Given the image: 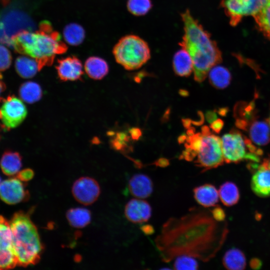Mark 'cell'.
I'll return each instance as SVG.
<instances>
[{
    "label": "cell",
    "instance_id": "1",
    "mask_svg": "<svg viewBox=\"0 0 270 270\" xmlns=\"http://www.w3.org/2000/svg\"><path fill=\"white\" fill-rule=\"evenodd\" d=\"M184 34L179 43L192 61L194 79L202 82L210 69L222 60V52L210 33L194 18L188 10L181 14Z\"/></svg>",
    "mask_w": 270,
    "mask_h": 270
},
{
    "label": "cell",
    "instance_id": "2",
    "mask_svg": "<svg viewBox=\"0 0 270 270\" xmlns=\"http://www.w3.org/2000/svg\"><path fill=\"white\" fill-rule=\"evenodd\" d=\"M12 48L36 60L42 68L51 65L57 54L67 50L59 34L46 22L40 24L37 31L24 30L16 34L12 40Z\"/></svg>",
    "mask_w": 270,
    "mask_h": 270
},
{
    "label": "cell",
    "instance_id": "3",
    "mask_svg": "<svg viewBox=\"0 0 270 270\" xmlns=\"http://www.w3.org/2000/svg\"><path fill=\"white\" fill-rule=\"evenodd\" d=\"M10 224L18 265L26 267L37 264L40 259L44 246L29 214L21 211L16 212Z\"/></svg>",
    "mask_w": 270,
    "mask_h": 270
},
{
    "label": "cell",
    "instance_id": "4",
    "mask_svg": "<svg viewBox=\"0 0 270 270\" xmlns=\"http://www.w3.org/2000/svg\"><path fill=\"white\" fill-rule=\"evenodd\" d=\"M114 58L127 70L140 68L150 58L148 43L140 36L128 34L122 38L113 49Z\"/></svg>",
    "mask_w": 270,
    "mask_h": 270
},
{
    "label": "cell",
    "instance_id": "5",
    "mask_svg": "<svg viewBox=\"0 0 270 270\" xmlns=\"http://www.w3.org/2000/svg\"><path fill=\"white\" fill-rule=\"evenodd\" d=\"M224 162L238 163L242 160L258 162L262 151L249 138L236 130L224 134L221 138Z\"/></svg>",
    "mask_w": 270,
    "mask_h": 270
},
{
    "label": "cell",
    "instance_id": "6",
    "mask_svg": "<svg viewBox=\"0 0 270 270\" xmlns=\"http://www.w3.org/2000/svg\"><path fill=\"white\" fill-rule=\"evenodd\" d=\"M202 134L200 147L194 160L196 165L202 172L216 168L224 162L221 139L212 134L208 126L202 128Z\"/></svg>",
    "mask_w": 270,
    "mask_h": 270
},
{
    "label": "cell",
    "instance_id": "7",
    "mask_svg": "<svg viewBox=\"0 0 270 270\" xmlns=\"http://www.w3.org/2000/svg\"><path fill=\"white\" fill-rule=\"evenodd\" d=\"M234 111L236 125L245 131L250 138L262 132L268 124V120L260 118L254 102H238Z\"/></svg>",
    "mask_w": 270,
    "mask_h": 270
},
{
    "label": "cell",
    "instance_id": "8",
    "mask_svg": "<svg viewBox=\"0 0 270 270\" xmlns=\"http://www.w3.org/2000/svg\"><path fill=\"white\" fill-rule=\"evenodd\" d=\"M0 24L10 48L12 38L16 34L24 30H30L32 27L28 16L14 6L6 8L0 14Z\"/></svg>",
    "mask_w": 270,
    "mask_h": 270
},
{
    "label": "cell",
    "instance_id": "9",
    "mask_svg": "<svg viewBox=\"0 0 270 270\" xmlns=\"http://www.w3.org/2000/svg\"><path fill=\"white\" fill-rule=\"evenodd\" d=\"M268 2V0H222L220 4L230 18V25L236 26L244 16H253Z\"/></svg>",
    "mask_w": 270,
    "mask_h": 270
},
{
    "label": "cell",
    "instance_id": "10",
    "mask_svg": "<svg viewBox=\"0 0 270 270\" xmlns=\"http://www.w3.org/2000/svg\"><path fill=\"white\" fill-rule=\"evenodd\" d=\"M3 126L6 130L18 126L26 118L28 112L22 101L14 95L3 100L0 108Z\"/></svg>",
    "mask_w": 270,
    "mask_h": 270
},
{
    "label": "cell",
    "instance_id": "11",
    "mask_svg": "<svg viewBox=\"0 0 270 270\" xmlns=\"http://www.w3.org/2000/svg\"><path fill=\"white\" fill-rule=\"evenodd\" d=\"M16 265L10 222L0 216V270L14 268Z\"/></svg>",
    "mask_w": 270,
    "mask_h": 270
},
{
    "label": "cell",
    "instance_id": "12",
    "mask_svg": "<svg viewBox=\"0 0 270 270\" xmlns=\"http://www.w3.org/2000/svg\"><path fill=\"white\" fill-rule=\"evenodd\" d=\"M72 194L79 203L88 206L94 203L98 198L100 188L98 182L88 176L77 179L72 188Z\"/></svg>",
    "mask_w": 270,
    "mask_h": 270
},
{
    "label": "cell",
    "instance_id": "13",
    "mask_svg": "<svg viewBox=\"0 0 270 270\" xmlns=\"http://www.w3.org/2000/svg\"><path fill=\"white\" fill-rule=\"evenodd\" d=\"M17 178L6 180L0 184V198L10 204L19 203L28 198V193Z\"/></svg>",
    "mask_w": 270,
    "mask_h": 270
},
{
    "label": "cell",
    "instance_id": "14",
    "mask_svg": "<svg viewBox=\"0 0 270 270\" xmlns=\"http://www.w3.org/2000/svg\"><path fill=\"white\" fill-rule=\"evenodd\" d=\"M250 168L255 170L251 180V187L254 193L260 197L270 196V168L265 160L258 165L252 162Z\"/></svg>",
    "mask_w": 270,
    "mask_h": 270
},
{
    "label": "cell",
    "instance_id": "15",
    "mask_svg": "<svg viewBox=\"0 0 270 270\" xmlns=\"http://www.w3.org/2000/svg\"><path fill=\"white\" fill-rule=\"evenodd\" d=\"M56 68L58 78L62 81L80 80L84 74L80 60L74 56L58 60Z\"/></svg>",
    "mask_w": 270,
    "mask_h": 270
},
{
    "label": "cell",
    "instance_id": "16",
    "mask_svg": "<svg viewBox=\"0 0 270 270\" xmlns=\"http://www.w3.org/2000/svg\"><path fill=\"white\" fill-rule=\"evenodd\" d=\"M126 218L134 224H140L147 222L151 217L152 209L150 204L140 198L130 200L124 208Z\"/></svg>",
    "mask_w": 270,
    "mask_h": 270
},
{
    "label": "cell",
    "instance_id": "17",
    "mask_svg": "<svg viewBox=\"0 0 270 270\" xmlns=\"http://www.w3.org/2000/svg\"><path fill=\"white\" fill-rule=\"evenodd\" d=\"M128 188L130 194L138 198L149 197L153 191V183L147 175L137 174L132 176L128 183Z\"/></svg>",
    "mask_w": 270,
    "mask_h": 270
},
{
    "label": "cell",
    "instance_id": "18",
    "mask_svg": "<svg viewBox=\"0 0 270 270\" xmlns=\"http://www.w3.org/2000/svg\"><path fill=\"white\" fill-rule=\"evenodd\" d=\"M194 198L197 202L205 208L214 206L218 200V192L212 184H205L194 189Z\"/></svg>",
    "mask_w": 270,
    "mask_h": 270
},
{
    "label": "cell",
    "instance_id": "19",
    "mask_svg": "<svg viewBox=\"0 0 270 270\" xmlns=\"http://www.w3.org/2000/svg\"><path fill=\"white\" fill-rule=\"evenodd\" d=\"M172 67L174 73L178 76L187 77L192 74L194 70L192 59L185 49L181 48L174 54Z\"/></svg>",
    "mask_w": 270,
    "mask_h": 270
},
{
    "label": "cell",
    "instance_id": "20",
    "mask_svg": "<svg viewBox=\"0 0 270 270\" xmlns=\"http://www.w3.org/2000/svg\"><path fill=\"white\" fill-rule=\"evenodd\" d=\"M15 68L18 74L24 78H32L42 69L38 61L29 56L17 58L15 62Z\"/></svg>",
    "mask_w": 270,
    "mask_h": 270
},
{
    "label": "cell",
    "instance_id": "21",
    "mask_svg": "<svg viewBox=\"0 0 270 270\" xmlns=\"http://www.w3.org/2000/svg\"><path fill=\"white\" fill-rule=\"evenodd\" d=\"M84 70L90 78L94 80H100L108 73V66L103 58L93 56L86 60Z\"/></svg>",
    "mask_w": 270,
    "mask_h": 270
},
{
    "label": "cell",
    "instance_id": "22",
    "mask_svg": "<svg viewBox=\"0 0 270 270\" xmlns=\"http://www.w3.org/2000/svg\"><path fill=\"white\" fill-rule=\"evenodd\" d=\"M0 166L5 174L13 176L17 174L22 166V156L18 152L6 151L0 159Z\"/></svg>",
    "mask_w": 270,
    "mask_h": 270
},
{
    "label": "cell",
    "instance_id": "23",
    "mask_svg": "<svg viewBox=\"0 0 270 270\" xmlns=\"http://www.w3.org/2000/svg\"><path fill=\"white\" fill-rule=\"evenodd\" d=\"M66 218L70 225L74 228H82L87 226L91 221L90 212L84 208H74L66 212Z\"/></svg>",
    "mask_w": 270,
    "mask_h": 270
},
{
    "label": "cell",
    "instance_id": "24",
    "mask_svg": "<svg viewBox=\"0 0 270 270\" xmlns=\"http://www.w3.org/2000/svg\"><path fill=\"white\" fill-rule=\"evenodd\" d=\"M208 76L212 86L217 89L226 88L231 80V74L224 66L216 65L210 70Z\"/></svg>",
    "mask_w": 270,
    "mask_h": 270
},
{
    "label": "cell",
    "instance_id": "25",
    "mask_svg": "<svg viewBox=\"0 0 270 270\" xmlns=\"http://www.w3.org/2000/svg\"><path fill=\"white\" fill-rule=\"evenodd\" d=\"M224 266L230 270H242L246 266L244 253L240 250L232 248L226 252L222 258Z\"/></svg>",
    "mask_w": 270,
    "mask_h": 270
},
{
    "label": "cell",
    "instance_id": "26",
    "mask_svg": "<svg viewBox=\"0 0 270 270\" xmlns=\"http://www.w3.org/2000/svg\"><path fill=\"white\" fill-rule=\"evenodd\" d=\"M18 94L23 101L28 104H32L41 98L42 93L38 84L34 82H27L20 85Z\"/></svg>",
    "mask_w": 270,
    "mask_h": 270
},
{
    "label": "cell",
    "instance_id": "27",
    "mask_svg": "<svg viewBox=\"0 0 270 270\" xmlns=\"http://www.w3.org/2000/svg\"><path fill=\"white\" fill-rule=\"evenodd\" d=\"M218 195L222 204L228 206L236 204L240 198L237 186L230 182H225L220 186Z\"/></svg>",
    "mask_w": 270,
    "mask_h": 270
},
{
    "label": "cell",
    "instance_id": "28",
    "mask_svg": "<svg viewBox=\"0 0 270 270\" xmlns=\"http://www.w3.org/2000/svg\"><path fill=\"white\" fill-rule=\"evenodd\" d=\"M64 40L71 46H78L84 41L85 32L79 24L70 23L66 25L63 30Z\"/></svg>",
    "mask_w": 270,
    "mask_h": 270
},
{
    "label": "cell",
    "instance_id": "29",
    "mask_svg": "<svg viewBox=\"0 0 270 270\" xmlns=\"http://www.w3.org/2000/svg\"><path fill=\"white\" fill-rule=\"evenodd\" d=\"M253 17L259 30L270 40V2Z\"/></svg>",
    "mask_w": 270,
    "mask_h": 270
},
{
    "label": "cell",
    "instance_id": "30",
    "mask_svg": "<svg viewBox=\"0 0 270 270\" xmlns=\"http://www.w3.org/2000/svg\"><path fill=\"white\" fill-rule=\"evenodd\" d=\"M152 6L151 0H128L127 2L128 10L136 16L146 14L151 10Z\"/></svg>",
    "mask_w": 270,
    "mask_h": 270
},
{
    "label": "cell",
    "instance_id": "31",
    "mask_svg": "<svg viewBox=\"0 0 270 270\" xmlns=\"http://www.w3.org/2000/svg\"><path fill=\"white\" fill-rule=\"evenodd\" d=\"M175 270H196L198 268L197 261L192 256L186 254L180 255L174 263Z\"/></svg>",
    "mask_w": 270,
    "mask_h": 270
},
{
    "label": "cell",
    "instance_id": "32",
    "mask_svg": "<svg viewBox=\"0 0 270 270\" xmlns=\"http://www.w3.org/2000/svg\"><path fill=\"white\" fill-rule=\"evenodd\" d=\"M12 60V55L9 50L0 44V72L7 70L11 64Z\"/></svg>",
    "mask_w": 270,
    "mask_h": 270
},
{
    "label": "cell",
    "instance_id": "33",
    "mask_svg": "<svg viewBox=\"0 0 270 270\" xmlns=\"http://www.w3.org/2000/svg\"><path fill=\"white\" fill-rule=\"evenodd\" d=\"M34 176V172L30 168H26L17 174L16 178L22 182H26L32 180Z\"/></svg>",
    "mask_w": 270,
    "mask_h": 270
},
{
    "label": "cell",
    "instance_id": "34",
    "mask_svg": "<svg viewBox=\"0 0 270 270\" xmlns=\"http://www.w3.org/2000/svg\"><path fill=\"white\" fill-rule=\"evenodd\" d=\"M212 214L214 219L218 222L223 221L226 217L224 210L220 206L214 208L212 211Z\"/></svg>",
    "mask_w": 270,
    "mask_h": 270
},
{
    "label": "cell",
    "instance_id": "35",
    "mask_svg": "<svg viewBox=\"0 0 270 270\" xmlns=\"http://www.w3.org/2000/svg\"><path fill=\"white\" fill-rule=\"evenodd\" d=\"M224 126L223 121L220 119L214 120L211 122L210 128L216 133H219Z\"/></svg>",
    "mask_w": 270,
    "mask_h": 270
},
{
    "label": "cell",
    "instance_id": "36",
    "mask_svg": "<svg viewBox=\"0 0 270 270\" xmlns=\"http://www.w3.org/2000/svg\"><path fill=\"white\" fill-rule=\"evenodd\" d=\"M130 132L132 138L134 140H138L142 134L140 130L138 128H132Z\"/></svg>",
    "mask_w": 270,
    "mask_h": 270
},
{
    "label": "cell",
    "instance_id": "37",
    "mask_svg": "<svg viewBox=\"0 0 270 270\" xmlns=\"http://www.w3.org/2000/svg\"><path fill=\"white\" fill-rule=\"evenodd\" d=\"M250 266L253 268H259L262 266L261 262L256 258H254L250 262Z\"/></svg>",
    "mask_w": 270,
    "mask_h": 270
},
{
    "label": "cell",
    "instance_id": "38",
    "mask_svg": "<svg viewBox=\"0 0 270 270\" xmlns=\"http://www.w3.org/2000/svg\"><path fill=\"white\" fill-rule=\"evenodd\" d=\"M216 117V114L213 112L209 111L206 114V120L210 123L214 120Z\"/></svg>",
    "mask_w": 270,
    "mask_h": 270
},
{
    "label": "cell",
    "instance_id": "39",
    "mask_svg": "<svg viewBox=\"0 0 270 270\" xmlns=\"http://www.w3.org/2000/svg\"><path fill=\"white\" fill-rule=\"evenodd\" d=\"M142 230L146 234H150L154 232L152 227L150 225L144 226L142 227Z\"/></svg>",
    "mask_w": 270,
    "mask_h": 270
},
{
    "label": "cell",
    "instance_id": "40",
    "mask_svg": "<svg viewBox=\"0 0 270 270\" xmlns=\"http://www.w3.org/2000/svg\"><path fill=\"white\" fill-rule=\"evenodd\" d=\"M168 164V162L166 159L162 158L158 160V165L159 166H166Z\"/></svg>",
    "mask_w": 270,
    "mask_h": 270
},
{
    "label": "cell",
    "instance_id": "41",
    "mask_svg": "<svg viewBox=\"0 0 270 270\" xmlns=\"http://www.w3.org/2000/svg\"><path fill=\"white\" fill-rule=\"evenodd\" d=\"M6 85L0 79V101L2 100V98L0 97L1 94L5 90ZM1 118V114L0 111V119Z\"/></svg>",
    "mask_w": 270,
    "mask_h": 270
},
{
    "label": "cell",
    "instance_id": "42",
    "mask_svg": "<svg viewBox=\"0 0 270 270\" xmlns=\"http://www.w3.org/2000/svg\"><path fill=\"white\" fill-rule=\"evenodd\" d=\"M264 160L266 162L268 166L270 168V157L268 158L265 160Z\"/></svg>",
    "mask_w": 270,
    "mask_h": 270
},
{
    "label": "cell",
    "instance_id": "43",
    "mask_svg": "<svg viewBox=\"0 0 270 270\" xmlns=\"http://www.w3.org/2000/svg\"><path fill=\"white\" fill-rule=\"evenodd\" d=\"M2 4H7L10 0H1Z\"/></svg>",
    "mask_w": 270,
    "mask_h": 270
},
{
    "label": "cell",
    "instance_id": "44",
    "mask_svg": "<svg viewBox=\"0 0 270 270\" xmlns=\"http://www.w3.org/2000/svg\"><path fill=\"white\" fill-rule=\"evenodd\" d=\"M268 120L269 124H270V118H269V119Z\"/></svg>",
    "mask_w": 270,
    "mask_h": 270
},
{
    "label": "cell",
    "instance_id": "45",
    "mask_svg": "<svg viewBox=\"0 0 270 270\" xmlns=\"http://www.w3.org/2000/svg\"><path fill=\"white\" fill-rule=\"evenodd\" d=\"M268 1L270 2V0H268Z\"/></svg>",
    "mask_w": 270,
    "mask_h": 270
},
{
    "label": "cell",
    "instance_id": "46",
    "mask_svg": "<svg viewBox=\"0 0 270 270\" xmlns=\"http://www.w3.org/2000/svg\"></svg>",
    "mask_w": 270,
    "mask_h": 270
}]
</instances>
